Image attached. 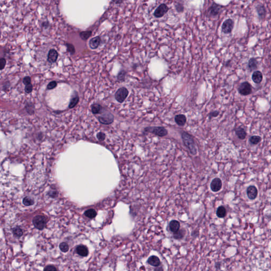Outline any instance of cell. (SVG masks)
Listing matches in <instances>:
<instances>
[{
    "mask_svg": "<svg viewBox=\"0 0 271 271\" xmlns=\"http://www.w3.org/2000/svg\"><path fill=\"white\" fill-rule=\"evenodd\" d=\"M155 271H163V270L162 267H158L156 269H155Z\"/></svg>",
    "mask_w": 271,
    "mask_h": 271,
    "instance_id": "42",
    "label": "cell"
},
{
    "mask_svg": "<svg viewBox=\"0 0 271 271\" xmlns=\"http://www.w3.org/2000/svg\"><path fill=\"white\" fill-rule=\"evenodd\" d=\"M76 252L79 255L83 257H86L89 254V250L86 246L83 245H81L77 247Z\"/></svg>",
    "mask_w": 271,
    "mask_h": 271,
    "instance_id": "13",
    "label": "cell"
},
{
    "mask_svg": "<svg viewBox=\"0 0 271 271\" xmlns=\"http://www.w3.org/2000/svg\"><path fill=\"white\" fill-rule=\"evenodd\" d=\"M78 102H79V97H78V94L75 91L70 100V102L69 104V108L72 109L74 108L78 104Z\"/></svg>",
    "mask_w": 271,
    "mask_h": 271,
    "instance_id": "15",
    "label": "cell"
},
{
    "mask_svg": "<svg viewBox=\"0 0 271 271\" xmlns=\"http://www.w3.org/2000/svg\"><path fill=\"white\" fill-rule=\"evenodd\" d=\"M247 194L249 199H255L256 198L257 196L258 191L257 188L255 186H250L248 187L247 190Z\"/></svg>",
    "mask_w": 271,
    "mask_h": 271,
    "instance_id": "10",
    "label": "cell"
},
{
    "mask_svg": "<svg viewBox=\"0 0 271 271\" xmlns=\"http://www.w3.org/2000/svg\"><path fill=\"white\" fill-rule=\"evenodd\" d=\"M6 60L4 58H2L0 59V69L3 70L4 69L6 65Z\"/></svg>",
    "mask_w": 271,
    "mask_h": 271,
    "instance_id": "37",
    "label": "cell"
},
{
    "mask_svg": "<svg viewBox=\"0 0 271 271\" xmlns=\"http://www.w3.org/2000/svg\"><path fill=\"white\" fill-rule=\"evenodd\" d=\"M58 57V54L54 49H50L48 54V61L50 63L56 62Z\"/></svg>",
    "mask_w": 271,
    "mask_h": 271,
    "instance_id": "11",
    "label": "cell"
},
{
    "mask_svg": "<svg viewBox=\"0 0 271 271\" xmlns=\"http://www.w3.org/2000/svg\"><path fill=\"white\" fill-rule=\"evenodd\" d=\"M175 121L178 126H183L186 123L187 118L184 115H178L175 116Z\"/></svg>",
    "mask_w": 271,
    "mask_h": 271,
    "instance_id": "17",
    "label": "cell"
},
{
    "mask_svg": "<svg viewBox=\"0 0 271 271\" xmlns=\"http://www.w3.org/2000/svg\"><path fill=\"white\" fill-rule=\"evenodd\" d=\"M103 108L98 103H94L92 106V112L94 115L101 114L104 112Z\"/></svg>",
    "mask_w": 271,
    "mask_h": 271,
    "instance_id": "18",
    "label": "cell"
},
{
    "mask_svg": "<svg viewBox=\"0 0 271 271\" xmlns=\"http://www.w3.org/2000/svg\"><path fill=\"white\" fill-rule=\"evenodd\" d=\"M216 214H217V215L218 216V217H219V218H224L227 215L226 209L224 208V207L220 206V207H218V209L217 210Z\"/></svg>",
    "mask_w": 271,
    "mask_h": 271,
    "instance_id": "22",
    "label": "cell"
},
{
    "mask_svg": "<svg viewBox=\"0 0 271 271\" xmlns=\"http://www.w3.org/2000/svg\"><path fill=\"white\" fill-rule=\"evenodd\" d=\"M44 271H57V270L54 265H49L45 267Z\"/></svg>",
    "mask_w": 271,
    "mask_h": 271,
    "instance_id": "36",
    "label": "cell"
},
{
    "mask_svg": "<svg viewBox=\"0 0 271 271\" xmlns=\"http://www.w3.org/2000/svg\"><path fill=\"white\" fill-rule=\"evenodd\" d=\"M57 83L56 81H53L50 82V83L48 84V85H47V90H53L54 88H55L57 86Z\"/></svg>",
    "mask_w": 271,
    "mask_h": 271,
    "instance_id": "34",
    "label": "cell"
},
{
    "mask_svg": "<svg viewBox=\"0 0 271 271\" xmlns=\"http://www.w3.org/2000/svg\"><path fill=\"white\" fill-rule=\"evenodd\" d=\"M113 2L117 3V4H118V3H122L123 1H113Z\"/></svg>",
    "mask_w": 271,
    "mask_h": 271,
    "instance_id": "43",
    "label": "cell"
},
{
    "mask_svg": "<svg viewBox=\"0 0 271 271\" xmlns=\"http://www.w3.org/2000/svg\"><path fill=\"white\" fill-rule=\"evenodd\" d=\"M59 248L62 252H67L69 250V245L65 242L62 243L59 245Z\"/></svg>",
    "mask_w": 271,
    "mask_h": 271,
    "instance_id": "30",
    "label": "cell"
},
{
    "mask_svg": "<svg viewBox=\"0 0 271 271\" xmlns=\"http://www.w3.org/2000/svg\"><path fill=\"white\" fill-rule=\"evenodd\" d=\"M129 95V91L127 88L122 87L119 88L115 93V99L119 103H123Z\"/></svg>",
    "mask_w": 271,
    "mask_h": 271,
    "instance_id": "3",
    "label": "cell"
},
{
    "mask_svg": "<svg viewBox=\"0 0 271 271\" xmlns=\"http://www.w3.org/2000/svg\"><path fill=\"white\" fill-rule=\"evenodd\" d=\"M222 187V182L219 178H215L212 180L210 188L213 192H217L221 190Z\"/></svg>",
    "mask_w": 271,
    "mask_h": 271,
    "instance_id": "9",
    "label": "cell"
},
{
    "mask_svg": "<svg viewBox=\"0 0 271 271\" xmlns=\"http://www.w3.org/2000/svg\"><path fill=\"white\" fill-rule=\"evenodd\" d=\"M184 233L182 231H178L176 233H174V238L175 239H182L183 237H184Z\"/></svg>",
    "mask_w": 271,
    "mask_h": 271,
    "instance_id": "33",
    "label": "cell"
},
{
    "mask_svg": "<svg viewBox=\"0 0 271 271\" xmlns=\"http://www.w3.org/2000/svg\"><path fill=\"white\" fill-rule=\"evenodd\" d=\"M23 203L26 206H32L34 203V201L29 197H25L23 200Z\"/></svg>",
    "mask_w": 271,
    "mask_h": 271,
    "instance_id": "31",
    "label": "cell"
},
{
    "mask_svg": "<svg viewBox=\"0 0 271 271\" xmlns=\"http://www.w3.org/2000/svg\"><path fill=\"white\" fill-rule=\"evenodd\" d=\"M221 10V6L218 5L217 4L213 3L212 6H211L209 9V12L210 14L212 16H216L218 15L220 13Z\"/></svg>",
    "mask_w": 271,
    "mask_h": 271,
    "instance_id": "14",
    "label": "cell"
},
{
    "mask_svg": "<svg viewBox=\"0 0 271 271\" xmlns=\"http://www.w3.org/2000/svg\"><path fill=\"white\" fill-rule=\"evenodd\" d=\"M97 137L99 140H100V141H103L105 139L106 135L102 132H99L98 134H97Z\"/></svg>",
    "mask_w": 271,
    "mask_h": 271,
    "instance_id": "40",
    "label": "cell"
},
{
    "mask_svg": "<svg viewBox=\"0 0 271 271\" xmlns=\"http://www.w3.org/2000/svg\"><path fill=\"white\" fill-rule=\"evenodd\" d=\"M256 10H257V12L258 13V14L259 16L263 17L265 15V8L264 7L263 5H259L256 8Z\"/></svg>",
    "mask_w": 271,
    "mask_h": 271,
    "instance_id": "28",
    "label": "cell"
},
{
    "mask_svg": "<svg viewBox=\"0 0 271 271\" xmlns=\"http://www.w3.org/2000/svg\"><path fill=\"white\" fill-rule=\"evenodd\" d=\"M126 72L125 70H121V71L119 73L118 76H117V78L119 81L124 82L126 78Z\"/></svg>",
    "mask_w": 271,
    "mask_h": 271,
    "instance_id": "29",
    "label": "cell"
},
{
    "mask_svg": "<svg viewBox=\"0 0 271 271\" xmlns=\"http://www.w3.org/2000/svg\"><path fill=\"white\" fill-rule=\"evenodd\" d=\"M66 46H67V51H69V53L71 54V55H73V54H75V47H74V46L72 44L67 43V44H66Z\"/></svg>",
    "mask_w": 271,
    "mask_h": 271,
    "instance_id": "32",
    "label": "cell"
},
{
    "mask_svg": "<svg viewBox=\"0 0 271 271\" xmlns=\"http://www.w3.org/2000/svg\"><path fill=\"white\" fill-rule=\"evenodd\" d=\"M23 83L25 85L31 84V78L29 76H26L23 79Z\"/></svg>",
    "mask_w": 271,
    "mask_h": 271,
    "instance_id": "39",
    "label": "cell"
},
{
    "mask_svg": "<svg viewBox=\"0 0 271 271\" xmlns=\"http://www.w3.org/2000/svg\"><path fill=\"white\" fill-rule=\"evenodd\" d=\"M13 233L16 237H20L23 235V231L21 228L19 227H16L13 229Z\"/></svg>",
    "mask_w": 271,
    "mask_h": 271,
    "instance_id": "27",
    "label": "cell"
},
{
    "mask_svg": "<svg viewBox=\"0 0 271 271\" xmlns=\"http://www.w3.org/2000/svg\"><path fill=\"white\" fill-rule=\"evenodd\" d=\"M85 215L87 217V218H90V219H93V218H95L97 215V212L94 209H89V210H86L85 213Z\"/></svg>",
    "mask_w": 271,
    "mask_h": 271,
    "instance_id": "24",
    "label": "cell"
},
{
    "mask_svg": "<svg viewBox=\"0 0 271 271\" xmlns=\"http://www.w3.org/2000/svg\"><path fill=\"white\" fill-rule=\"evenodd\" d=\"M169 227V229L171 231L175 233L179 231V229L180 227V224L178 221H176V220H172L170 222Z\"/></svg>",
    "mask_w": 271,
    "mask_h": 271,
    "instance_id": "19",
    "label": "cell"
},
{
    "mask_svg": "<svg viewBox=\"0 0 271 271\" xmlns=\"http://www.w3.org/2000/svg\"><path fill=\"white\" fill-rule=\"evenodd\" d=\"M101 39L99 36H97L91 39L89 42V46L92 49H96L101 44Z\"/></svg>",
    "mask_w": 271,
    "mask_h": 271,
    "instance_id": "12",
    "label": "cell"
},
{
    "mask_svg": "<svg viewBox=\"0 0 271 271\" xmlns=\"http://www.w3.org/2000/svg\"><path fill=\"white\" fill-rule=\"evenodd\" d=\"M218 115H219V112H218V111H217L211 112V113L209 114V116H210V118H211V117H217Z\"/></svg>",
    "mask_w": 271,
    "mask_h": 271,
    "instance_id": "41",
    "label": "cell"
},
{
    "mask_svg": "<svg viewBox=\"0 0 271 271\" xmlns=\"http://www.w3.org/2000/svg\"><path fill=\"white\" fill-rule=\"evenodd\" d=\"M238 92L242 95H248L252 92V86L249 83L245 82L240 84L238 87Z\"/></svg>",
    "mask_w": 271,
    "mask_h": 271,
    "instance_id": "7",
    "label": "cell"
},
{
    "mask_svg": "<svg viewBox=\"0 0 271 271\" xmlns=\"http://www.w3.org/2000/svg\"><path fill=\"white\" fill-rule=\"evenodd\" d=\"M175 8H176V10L178 11V12H183V10H184L183 6L180 3H177L175 5Z\"/></svg>",
    "mask_w": 271,
    "mask_h": 271,
    "instance_id": "38",
    "label": "cell"
},
{
    "mask_svg": "<svg viewBox=\"0 0 271 271\" xmlns=\"http://www.w3.org/2000/svg\"><path fill=\"white\" fill-rule=\"evenodd\" d=\"M182 138L185 145L189 149L191 153L193 155H196L197 153V150L193 137L187 132H183L182 134Z\"/></svg>",
    "mask_w": 271,
    "mask_h": 271,
    "instance_id": "1",
    "label": "cell"
},
{
    "mask_svg": "<svg viewBox=\"0 0 271 271\" xmlns=\"http://www.w3.org/2000/svg\"><path fill=\"white\" fill-rule=\"evenodd\" d=\"M169 8L165 3H162L157 7L154 13V16L157 18H160L164 16L168 12Z\"/></svg>",
    "mask_w": 271,
    "mask_h": 271,
    "instance_id": "6",
    "label": "cell"
},
{
    "mask_svg": "<svg viewBox=\"0 0 271 271\" xmlns=\"http://www.w3.org/2000/svg\"><path fill=\"white\" fill-rule=\"evenodd\" d=\"M252 80L254 82L259 84L262 82L263 80V75L262 73L259 71H256L254 72L252 75Z\"/></svg>",
    "mask_w": 271,
    "mask_h": 271,
    "instance_id": "20",
    "label": "cell"
},
{
    "mask_svg": "<svg viewBox=\"0 0 271 271\" xmlns=\"http://www.w3.org/2000/svg\"><path fill=\"white\" fill-rule=\"evenodd\" d=\"M262 140V138L260 136H252L249 139V141L252 145H257L258 143L261 142Z\"/></svg>",
    "mask_w": 271,
    "mask_h": 271,
    "instance_id": "26",
    "label": "cell"
},
{
    "mask_svg": "<svg viewBox=\"0 0 271 271\" xmlns=\"http://www.w3.org/2000/svg\"><path fill=\"white\" fill-rule=\"evenodd\" d=\"M234 21L231 19H227L222 25V31L226 34H230L234 28Z\"/></svg>",
    "mask_w": 271,
    "mask_h": 271,
    "instance_id": "8",
    "label": "cell"
},
{
    "mask_svg": "<svg viewBox=\"0 0 271 271\" xmlns=\"http://www.w3.org/2000/svg\"><path fill=\"white\" fill-rule=\"evenodd\" d=\"M33 90V86L31 84H28L25 85V91L27 93H30Z\"/></svg>",
    "mask_w": 271,
    "mask_h": 271,
    "instance_id": "35",
    "label": "cell"
},
{
    "mask_svg": "<svg viewBox=\"0 0 271 271\" xmlns=\"http://www.w3.org/2000/svg\"><path fill=\"white\" fill-rule=\"evenodd\" d=\"M33 224L39 230H43L46 226V219L43 215H37L33 219Z\"/></svg>",
    "mask_w": 271,
    "mask_h": 271,
    "instance_id": "4",
    "label": "cell"
},
{
    "mask_svg": "<svg viewBox=\"0 0 271 271\" xmlns=\"http://www.w3.org/2000/svg\"><path fill=\"white\" fill-rule=\"evenodd\" d=\"M147 262L150 265H152L153 266H155V267H158L161 264L160 259L158 257H157L156 256H150L148 259Z\"/></svg>",
    "mask_w": 271,
    "mask_h": 271,
    "instance_id": "16",
    "label": "cell"
},
{
    "mask_svg": "<svg viewBox=\"0 0 271 271\" xmlns=\"http://www.w3.org/2000/svg\"><path fill=\"white\" fill-rule=\"evenodd\" d=\"M99 121L104 125H109L114 121V116L110 112H102L98 117Z\"/></svg>",
    "mask_w": 271,
    "mask_h": 271,
    "instance_id": "5",
    "label": "cell"
},
{
    "mask_svg": "<svg viewBox=\"0 0 271 271\" xmlns=\"http://www.w3.org/2000/svg\"><path fill=\"white\" fill-rule=\"evenodd\" d=\"M248 68L250 71L256 69L257 67V61L255 58H251L248 62Z\"/></svg>",
    "mask_w": 271,
    "mask_h": 271,
    "instance_id": "23",
    "label": "cell"
},
{
    "mask_svg": "<svg viewBox=\"0 0 271 271\" xmlns=\"http://www.w3.org/2000/svg\"><path fill=\"white\" fill-rule=\"evenodd\" d=\"M145 131L153 133L159 137H164L167 134V131L163 127H148L145 128Z\"/></svg>",
    "mask_w": 271,
    "mask_h": 271,
    "instance_id": "2",
    "label": "cell"
},
{
    "mask_svg": "<svg viewBox=\"0 0 271 271\" xmlns=\"http://www.w3.org/2000/svg\"><path fill=\"white\" fill-rule=\"evenodd\" d=\"M235 132H236V135L240 139L244 140V139H245L247 134H246V131L243 128H241L240 127L236 128V130H235Z\"/></svg>",
    "mask_w": 271,
    "mask_h": 271,
    "instance_id": "21",
    "label": "cell"
},
{
    "mask_svg": "<svg viewBox=\"0 0 271 271\" xmlns=\"http://www.w3.org/2000/svg\"><path fill=\"white\" fill-rule=\"evenodd\" d=\"M92 35V31H82L80 32V36L81 38L83 40H86L89 38Z\"/></svg>",
    "mask_w": 271,
    "mask_h": 271,
    "instance_id": "25",
    "label": "cell"
}]
</instances>
